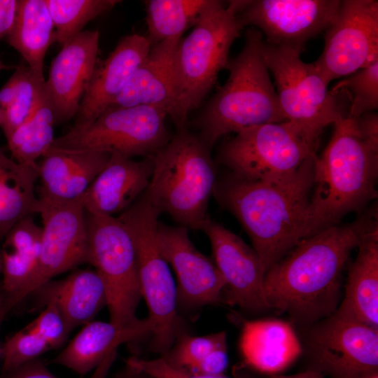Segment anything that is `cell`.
<instances>
[{
	"label": "cell",
	"mask_w": 378,
	"mask_h": 378,
	"mask_svg": "<svg viewBox=\"0 0 378 378\" xmlns=\"http://www.w3.org/2000/svg\"><path fill=\"white\" fill-rule=\"evenodd\" d=\"M210 149L196 133L177 130L155 155L144 195L158 211L179 225L200 230L209 217L208 204L217 181Z\"/></svg>",
	"instance_id": "cell-5"
},
{
	"label": "cell",
	"mask_w": 378,
	"mask_h": 378,
	"mask_svg": "<svg viewBox=\"0 0 378 378\" xmlns=\"http://www.w3.org/2000/svg\"><path fill=\"white\" fill-rule=\"evenodd\" d=\"M1 378H58L52 374L46 365L36 359L11 371L4 373ZM92 378H102L94 374Z\"/></svg>",
	"instance_id": "cell-39"
},
{
	"label": "cell",
	"mask_w": 378,
	"mask_h": 378,
	"mask_svg": "<svg viewBox=\"0 0 378 378\" xmlns=\"http://www.w3.org/2000/svg\"><path fill=\"white\" fill-rule=\"evenodd\" d=\"M219 148L217 161L232 174L251 181L279 179L295 172L316 153L288 122L243 129Z\"/></svg>",
	"instance_id": "cell-11"
},
{
	"label": "cell",
	"mask_w": 378,
	"mask_h": 378,
	"mask_svg": "<svg viewBox=\"0 0 378 378\" xmlns=\"http://www.w3.org/2000/svg\"><path fill=\"white\" fill-rule=\"evenodd\" d=\"M316 155L279 179L251 181L229 173L216 181L213 195L241 224L266 272L303 239Z\"/></svg>",
	"instance_id": "cell-2"
},
{
	"label": "cell",
	"mask_w": 378,
	"mask_h": 378,
	"mask_svg": "<svg viewBox=\"0 0 378 378\" xmlns=\"http://www.w3.org/2000/svg\"><path fill=\"white\" fill-rule=\"evenodd\" d=\"M153 171L152 156L136 161L111 154L82 197L85 211L109 216L121 214L145 192Z\"/></svg>",
	"instance_id": "cell-20"
},
{
	"label": "cell",
	"mask_w": 378,
	"mask_h": 378,
	"mask_svg": "<svg viewBox=\"0 0 378 378\" xmlns=\"http://www.w3.org/2000/svg\"><path fill=\"white\" fill-rule=\"evenodd\" d=\"M52 18L56 42L62 46L83 31L97 17L111 10L117 0H45Z\"/></svg>",
	"instance_id": "cell-33"
},
{
	"label": "cell",
	"mask_w": 378,
	"mask_h": 378,
	"mask_svg": "<svg viewBox=\"0 0 378 378\" xmlns=\"http://www.w3.org/2000/svg\"><path fill=\"white\" fill-rule=\"evenodd\" d=\"M358 247L349 268L344 297L337 310L378 328V227Z\"/></svg>",
	"instance_id": "cell-27"
},
{
	"label": "cell",
	"mask_w": 378,
	"mask_h": 378,
	"mask_svg": "<svg viewBox=\"0 0 378 378\" xmlns=\"http://www.w3.org/2000/svg\"><path fill=\"white\" fill-rule=\"evenodd\" d=\"M160 214L143 194L118 218L134 244L141 297L152 324V350L166 356L182 330L178 314L176 286L157 241Z\"/></svg>",
	"instance_id": "cell-7"
},
{
	"label": "cell",
	"mask_w": 378,
	"mask_h": 378,
	"mask_svg": "<svg viewBox=\"0 0 378 378\" xmlns=\"http://www.w3.org/2000/svg\"><path fill=\"white\" fill-rule=\"evenodd\" d=\"M42 227L33 216L16 223L3 238L0 248L1 272V319L18 304L20 296L36 267L41 248Z\"/></svg>",
	"instance_id": "cell-26"
},
{
	"label": "cell",
	"mask_w": 378,
	"mask_h": 378,
	"mask_svg": "<svg viewBox=\"0 0 378 378\" xmlns=\"http://www.w3.org/2000/svg\"><path fill=\"white\" fill-rule=\"evenodd\" d=\"M325 32L323 52L314 64L329 84L378 59V1H341Z\"/></svg>",
	"instance_id": "cell-13"
},
{
	"label": "cell",
	"mask_w": 378,
	"mask_h": 378,
	"mask_svg": "<svg viewBox=\"0 0 378 378\" xmlns=\"http://www.w3.org/2000/svg\"><path fill=\"white\" fill-rule=\"evenodd\" d=\"M270 378H326V377L316 371L307 369L304 372H301L294 374H272L270 376Z\"/></svg>",
	"instance_id": "cell-42"
},
{
	"label": "cell",
	"mask_w": 378,
	"mask_h": 378,
	"mask_svg": "<svg viewBox=\"0 0 378 378\" xmlns=\"http://www.w3.org/2000/svg\"><path fill=\"white\" fill-rule=\"evenodd\" d=\"M0 272H1V251H0Z\"/></svg>",
	"instance_id": "cell-47"
},
{
	"label": "cell",
	"mask_w": 378,
	"mask_h": 378,
	"mask_svg": "<svg viewBox=\"0 0 378 378\" xmlns=\"http://www.w3.org/2000/svg\"><path fill=\"white\" fill-rule=\"evenodd\" d=\"M167 116L164 110L151 106L108 108L94 120L74 125L55 137L50 148L94 150L127 158L153 156L171 139L164 124Z\"/></svg>",
	"instance_id": "cell-9"
},
{
	"label": "cell",
	"mask_w": 378,
	"mask_h": 378,
	"mask_svg": "<svg viewBox=\"0 0 378 378\" xmlns=\"http://www.w3.org/2000/svg\"><path fill=\"white\" fill-rule=\"evenodd\" d=\"M200 230L210 241L213 261L225 282V302L252 312L270 309L264 292L266 270L255 251L209 217Z\"/></svg>",
	"instance_id": "cell-16"
},
{
	"label": "cell",
	"mask_w": 378,
	"mask_h": 378,
	"mask_svg": "<svg viewBox=\"0 0 378 378\" xmlns=\"http://www.w3.org/2000/svg\"><path fill=\"white\" fill-rule=\"evenodd\" d=\"M31 294L43 308L56 307L70 331L92 321L106 305L105 286L94 270H77L64 279L50 280Z\"/></svg>",
	"instance_id": "cell-24"
},
{
	"label": "cell",
	"mask_w": 378,
	"mask_h": 378,
	"mask_svg": "<svg viewBox=\"0 0 378 378\" xmlns=\"http://www.w3.org/2000/svg\"><path fill=\"white\" fill-rule=\"evenodd\" d=\"M156 235L160 251L176 276L178 303L188 307L220 303L225 282L213 260L194 246L188 228L158 221Z\"/></svg>",
	"instance_id": "cell-17"
},
{
	"label": "cell",
	"mask_w": 378,
	"mask_h": 378,
	"mask_svg": "<svg viewBox=\"0 0 378 378\" xmlns=\"http://www.w3.org/2000/svg\"><path fill=\"white\" fill-rule=\"evenodd\" d=\"M302 49L274 46L265 40L262 55L275 80L279 104L286 122L291 124L316 150L325 127L344 118L338 94L329 90L314 63L300 58Z\"/></svg>",
	"instance_id": "cell-8"
},
{
	"label": "cell",
	"mask_w": 378,
	"mask_h": 378,
	"mask_svg": "<svg viewBox=\"0 0 378 378\" xmlns=\"http://www.w3.org/2000/svg\"><path fill=\"white\" fill-rule=\"evenodd\" d=\"M6 66L2 63V62L0 60V71L6 69Z\"/></svg>",
	"instance_id": "cell-46"
},
{
	"label": "cell",
	"mask_w": 378,
	"mask_h": 378,
	"mask_svg": "<svg viewBox=\"0 0 378 378\" xmlns=\"http://www.w3.org/2000/svg\"><path fill=\"white\" fill-rule=\"evenodd\" d=\"M239 345L247 365L270 375L284 370L302 352L290 323L278 319L244 320Z\"/></svg>",
	"instance_id": "cell-25"
},
{
	"label": "cell",
	"mask_w": 378,
	"mask_h": 378,
	"mask_svg": "<svg viewBox=\"0 0 378 378\" xmlns=\"http://www.w3.org/2000/svg\"><path fill=\"white\" fill-rule=\"evenodd\" d=\"M174 344L162 358L176 368L197 374L201 365L216 351L227 347L226 332L192 336L183 332Z\"/></svg>",
	"instance_id": "cell-34"
},
{
	"label": "cell",
	"mask_w": 378,
	"mask_h": 378,
	"mask_svg": "<svg viewBox=\"0 0 378 378\" xmlns=\"http://www.w3.org/2000/svg\"><path fill=\"white\" fill-rule=\"evenodd\" d=\"M377 225V210L369 211L300 241L265 273L264 292L271 309L307 328L335 313L346 262Z\"/></svg>",
	"instance_id": "cell-1"
},
{
	"label": "cell",
	"mask_w": 378,
	"mask_h": 378,
	"mask_svg": "<svg viewBox=\"0 0 378 378\" xmlns=\"http://www.w3.org/2000/svg\"><path fill=\"white\" fill-rule=\"evenodd\" d=\"M360 378H378V371L368 373Z\"/></svg>",
	"instance_id": "cell-44"
},
{
	"label": "cell",
	"mask_w": 378,
	"mask_h": 378,
	"mask_svg": "<svg viewBox=\"0 0 378 378\" xmlns=\"http://www.w3.org/2000/svg\"><path fill=\"white\" fill-rule=\"evenodd\" d=\"M308 328V369L329 378H360L378 371V328L337 310Z\"/></svg>",
	"instance_id": "cell-12"
},
{
	"label": "cell",
	"mask_w": 378,
	"mask_h": 378,
	"mask_svg": "<svg viewBox=\"0 0 378 378\" xmlns=\"http://www.w3.org/2000/svg\"><path fill=\"white\" fill-rule=\"evenodd\" d=\"M24 328L43 339L51 349L61 346L71 332L62 314L53 304L45 306L40 314Z\"/></svg>",
	"instance_id": "cell-37"
},
{
	"label": "cell",
	"mask_w": 378,
	"mask_h": 378,
	"mask_svg": "<svg viewBox=\"0 0 378 378\" xmlns=\"http://www.w3.org/2000/svg\"><path fill=\"white\" fill-rule=\"evenodd\" d=\"M340 0H244L238 18L257 27L267 43L303 49L335 20Z\"/></svg>",
	"instance_id": "cell-15"
},
{
	"label": "cell",
	"mask_w": 378,
	"mask_h": 378,
	"mask_svg": "<svg viewBox=\"0 0 378 378\" xmlns=\"http://www.w3.org/2000/svg\"><path fill=\"white\" fill-rule=\"evenodd\" d=\"M244 0H207L191 32L181 39L174 56L176 99L171 118L177 130L186 128L197 108L225 68L233 42L244 26L238 18Z\"/></svg>",
	"instance_id": "cell-6"
},
{
	"label": "cell",
	"mask_w": 378,
	"mask_h": 378,
	"mask_svg": "<svg viewBox=\"0 0 378 378\" xmlns=\"http://www.w3.org/2000/svg\"><path fill=\"white\" fill-rule=\"evenodd\" d=\"M38 178V169L9 158L0 148V239L23 218L40 214L42 205L35 191Z\"/></svg>",
	"instance_id": "cell-29"
},
{
	"label": "cell",
	"mask_w": 378,
	"mask_h": 378,
	"mask_svg": "<svg viewBox=\"0 0 378 378\" xmlns=\"http://www.w3.org/2000/svg\"><path fill=\"white\" fill-rule=\"evenodd\" d=\"M41 205L43 226L39 258L31 277L20 294V302L55 276L88 262L85 211L82 198Z\"/></svg>",
	"instance_id": "cell-14"
},
{
	"label": "cell",
	"mask_w": 378,
	"mask_h": 378,
	"mask_svg": "<svg viewBox=\"0 0 378 378\" xmlns=\"http://www.w3.org/2000/svg\"><path fill=\"white\" fill-rule=\"evenodd\" d=\"M99 33L86 30L66 43L53 59L46 89L55 122L74 118L98 60Z\"/></svg>",
	"instance_id": "cell-18"
},
{
	"label": "cell",
	"mask_w": 378,
	"mask_h": 378,
	"mask_svg": "<svg viewBox=\"0 0 378 378\" xmlns=\"http://www.w3.org/2000/svg\"><path fill=\"white\" fill-rule=\"evenodd\" d=\"M8 43L37 75L43 76L46 54L56 42L55 26L45 0H18Z\"/></svg>",
	"instance_id": "cell-28"
},
{
	"label": "cell",
	"mask_w": 378,
	"mask_h": 378,
	"mask_svg": "<svg viewBox=\"0 0 378 378\" xmlns=\"http://www.w3.org/2000/svg\"><path fill=\"white\" fill-rule=\"evenodd\" d=\"M150 48L146 36L132 34L122 38L105 59L97 60L74 117V125L94 120L108 107L146 58Z\"/></svg>",
	"instance_id": "cell-19"
},
{
	"label": "cell",
	"mask_w": 378,
	"mask_h": 378,
	"mask_svg": "<svg viewBox=\"0 0 378 378\" xmlns=\"http://www.w3.org/2000/svg\"><path fill=\"white\" fill-rule=\"evenodd\" d=\"M207 0L145 1L148 36L151 46L169 38H181L194 26Z\"/></svg>",
	"instance_id": "cell-31"
},
{
	"label": "cell",
	"mask_w": 378,
	"mask_h": 378,
	"mask_svg": "<svg viewBox=\"0 0 378 378\" xmlns=\"http://www.w3.org/2000/svg\"><path fill=\"white\" fill-rule=\"evenodd\" d=\"M18 0H0V41L10 32L17 15Z\"/></svg>",
	"instance_id": "cell-41"
},
{
	"label": "cell",
	"mask_w": 378,
	"mask_h": 378,
	"mask_svg": "<svg viewBox=\"0 0 378 378\" xmlns=\"http://www.w3.org/2000/svg\"><path fill=\"white\" fill-rule=\"evenodd\" d=\"M378 148L360 136L348 114L334 125L331 139L314 160V186L302 230L303 239L340 224L377 197Z\"/></svg>",
	"instance_id": "cell-3"
},
{
	"label": "cell",
	"mask_w": 378,
	"mask_h": 378,
	"mask_svg": "<svg viewBox=\"0 0 378 378\" xmlns=\"http://www.w3.org/2000/svg\"><path fill=\"white\" fill-rule=\"evenodd\" d=\"M85 223L88 263L104 282L110 322L134 323L141 293L133 239L118 217L85 211Z\"/></svg>",
	"instance_id": "cell-10"
},
{
	"label": "cell",
	"mask_w": 378,
	"mask_h": 378,
	"mask_svg": "<svg viewBox=\"0 0 378 378\" xmlns=\"http://www.w3.org/2000/svg\"><path fill=\"white\" fill-rule=\"evenodd\" d=\"M180 41L169 38L152 46L108 108L151 106L164 110L171 118L176 99L174 56Z\"/></svg>",
	"instance_id": "cell-22"
},
{
	"label": "cell",
	"mask_w": 378,
	"mask_h": 378,
	"mask_svg": "<svg viewBox=\"0 0 378 378\" xmlns=\"http://www.w3.org/2000/svg\"><path fill=\"white\" fill-rule=\"evenodd\" d=\"M126 363L127 366L151 378H230L224 374L213 376L190 374L173 367L162 357L151 360L132 357L127 359Z\"/></svg>",
	"instance_id": "cell-38"
},
{
	"label": "cell",
	"mask_w": 378,
	"mask_h": 378,
	"mask_svg": "<svg viewBox=\"0 0 378 378\" xmlns=\"http://www.w3.org/2000/svg\"><path fill=\"white\" fill-rule=\"evenodd\" d=\"M55 114L48 94L32 116L6 137L12 158L18 163L38 169V159L51 148Z\"/></svg>",
	"instance_id": "cell-30"
},
{
	"label": "cell",
	"mask_w": 378,
	"mask_h": 378,
	"mask_svg": "<svg viewBox=\"0 0 378 378\" xmlns=\"http://www.w3.org/2000/svg\"><path fill=\"white\" fill-rule=\"evenodd\" d=\"M331 90L348 95V115L352 118L375 111L378 108V59L345 77Z\"/></svg>",
	"instance_id": "cell-35"
},
{
	"label": "cell",
	"mask_w": 378,
	"mask_h": 378,
	"mask_svg": "<svg viewBox=\"0 0 378 378\" xmlns=\"http://www.w3.org/2000/svg\"><path fill=\"white\" fill-rule=\"evenodd\" d=\"M1 284H0V323L2 321L1 318Z\"/></svg>",
	"instance_id": "cell-45"
},
{
	"label": "cell",
	"mask_w": 378,
	"mask_h": 378,
	"mask_svg": "<svg viewBox=\"0 0 378 378\" xmlns=\"http://www.w3.org/2000/svg\"><path fill=\"white\" fill-rule=\"evenodd\" d=\"M119 378H151L143 373L137 372L134 369L127 366V369L122 372Z\"/></svg>",
	"instance_id": "cell-43"
},
{
	"label": "cell",
	"mask_w": 378,
	"mask_h": 378,
	"mask_svg": "<svg viewBox=\"0 0 378 378\" xmlns=\"http://www.w3.org/2000/svg\"><path fill=\"white\" fill-rule=\"evenodd\" d=\"M356 124L360 136L370 146L378 148V115L375 111L356 118Z\"/></svg>",
	"instance_id": "cell-40"
},
{
	"label": "cell",
	"mask_w": 378,
	"mask_h": 378,
	"mask_svg": "<svg viewBox=\"0 0 378 378\" xmlns=\"http://www.w3.org/2000/svg\"><path fill=\"white\" fill-rule=\"evenodd\" d=\"M13 75L15 85L11 101L0 110V128L6 138L32 116L48 94L44 76L37 75L27 65L18 66Z\"/></svg>",
	"instance_id": "cell-32"
},
{
	"label": "cell",
	"mask_w": 378,
	"mask_h": 378,
	"mask_svg": "<svg viewBox=\"0 0 378 378\" xmlns=\"http://www.w3.org/2000/svg\"><path fill=\"white\" fill-rule=\"evenodd\" d=\"M50 349L43 339L24 328L9 337L0 347L2 371L5 373L18 368L37 359Z\"/></svg>",
	"instance_id": "cell-36"
},
{
	"label": "cell",
	"mask_w": 378,
	"mask_h": 378,
	"mask_svg": "<svg viewBox=\"0 0 378 378\" xmlns=\"http://www.w3.org/2000/svg\"><path fill=\"white\" fill-rule=\"evenodd\" d=\"M264 40L257 29H246L243 48L225 66L226 82L192 121L196 134L210 150L228 133L286 122L262 55Z\"/></svg>",
	"instance_id": "cell-4"
},
{
	"label": "cell",
	"mask_w": 378,
	"mask_h": 378,
	"mask_svg": "<svg viewBox=\"0 0 378 378\" xmlns=\"http://www.w3.org/2000/svg\"><path fill=\"white\" fill-rule=\"evenodd\" d=\"M111 154L50 148L38 162L41 203H66L83 197Z\"/></svg>",
	"instance_id": "cell-21"
},
{
	"label": "cell",
	"mask_w": 378,
	"mask_h": 378,
	"mask_svg": "<svg viewBox=\"0 0 378 378\" xmlns=\"http://www.w3.org/2000/svg\"><path fill=\"white\" fill-rule=\"evenodd\" d=\"M151 331L148 317L124 326L92 321L84 325L53 362L84 376L115 354L120 344L150 335Z\"/></svg>",
	"instance_id": "cell-23"
}]
</instances>
